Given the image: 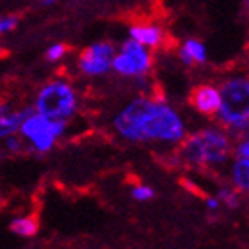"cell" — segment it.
<instances>
[{"label":"cell","instance_id":"1","mask_svg":"<svg viewBox=\"0 0 249 249\" xmlns=\"http://www.w3.org/2000/svg\"><path fill=\"white\" fill-rule=\"evenodd\" d=\"M112 128L128 142L180 144L187 135L180 112L167 102L151 96L130 100L112 118Z\"/></svg>","mask_w":249,"mask_h":249},{"label":"cell","instance_id":"2","mask_svg":"<svg viewBox=\"0 0 249 249\" xmlns=\"http://www.w3.org/2000/svg\"><path fill=\"white\" fill-rule=\"evenodd\" d=\"M233 157V137L223 126H207L185 135L178 159L192 167H221Z\"/></svg>","mask_w":249,"mask_h":249},{"label":"cell","instance_id":"3","mask_svg":"<svg viewBox=\"0 0 249 249\" xmlns=\"http://www.w3.org/2000/svg\"><path fill=\"white\" fill-rule=\"evenodd\" d=\"M221 105L215 114L217 123L233 139L249 135V75H231L221 86Z\"/></svg>","mask_w":249,"mask_h":249},{"label":"cell","instance_id":"4","mask_svg":"<svg viewBox=\"0 0 249 249\" xmlns=\"http://www.w3.org/2000/svg\"><path fill=\"white\" fill-rule=\"evenodd\" d=\"M32 107L48 120L68 123L78 110L77 89L66 78H52L39 88Z\"/></svg>","mask_w":249,"mask_h":249},{"label":"cell","instance_id":"5","mask_svg":"<svg viewBox=\"0 0 249 249\" xmlns=\"http://www.w3.org/2000/svg\"><path fill=\"white\" fill-rule=\"evenodd\" d=\"M66 124L68 123H62V121L48 120L34 110L21 121L18 134L23 137L31 150H34L36 153H48L64 135Z\"/></svg>","mask_w":249,"mask_h":249},{"label":"cell","instance_id":"6","mask_svg":"<svg viewBox=\"0 0 249 249\" xmlns=\"http://www.w3.org/2000/svg\"><path fill=\"white\" fill-rule=\"evenodd\" d=\"M151 68L153 53L150 52V48H146L132 37L121 43L120 52H116L112 59V71L121 77L144 78L151 71Z\"/></svg>","mask_w":249,"mask_h":249},{"label":"cell","instance_id":"7","mask_svg":"<svg viewBox=\"0 0 249 249\" xmlns=\"http://www.w3.org/2000/svg\"><path fill=\"white\" fill-rule=\"evenodd\" d=\"M116 48L109 41H96L84 48L77 57V68L84 77H104L112 70Z\"/></svg>","mask_w":249,"mask_h":249},{"label":"cell","instance_id":"8","mask_svg":"<svg viewBox=\"0 0 249 249\" xmlns=\"http://www.w3.org/2000/svg\"><path fill=\"white\" fill-rule=\"evenodd\" d=\"M189 104L197 114L207 116V118H215L221 105V91L219 86L210 82L197 84L196 88H192L189 94Z\"/></svg>","mask_w":249,"mask_h":249},{"label":"cell","instance_id":"9","mask_svg":"<svg viewBox=\"0 0 249 249\" xmlns=\"http://www.w3.org/2000/svg\"><path fill=\"white\" fill-rule=\"evenodd\" d=\"M31 112H34L32 105L15 109L13 105L0 102V139H5V137H9L13 134H18L21 121L25 120Z\"/></svg>","mask_w":249,"mask_h":249},{"label":"cell","instance_id":"10","mask_svg":"<svg viewBox=\"0 0 249 249\" xmlns=\"http://www.w3.org/2000/svg\"><path fill=\"white\" fill-rule=\"evenodd\" d=\"M128 37L144 45L150 50L160 48L166 43V32L155 23H135L128 29Z\"/></svg>","mask_w":249,"mask_h":249},{"label":"cell","instance_id":"11","mask_svg":"<svg viewBox=\"0 0 249 249\" xmlns=\"http://www.w3.org/2000/svg\"><path fill=\"white\" fill-rule=\"evenodd\" d=\"M178 59L185 66H199L207 62V47L196 37H189L178 47Z\"/></svg>","mask_w":249,"mask_h":249},{"label":"cell","instance_id":"12","mask_svg":"<svg viewBox=\"0 0 249 249\" xmlns=\"http://www.w3.org/2000/svg\"><path fill=\"white\" fill-rule=\"evenodd\" d=\"M230 180H231V187H235L239 192L249 194V159L233 157V162L230 167Z\"/></svg>","mask_w":249,"mask_h":249},{"label":"cell","instance_id":"13","mask_svg":"<svg viewBox=\"0 0 249 249\" xmlns=\"http://www.w3.org/2000/svg\"><path fill=\"white\" fill-rule=\"evenodd\" d=\"M9 228L18 237H34L39 230V221L36 215H23V217L13 219Z\"/></svg>","mask_w":249,"mask_h":249},{"label":"cell","instance_id":"14","mask_svg":"<svg viewBox=\"0 0 249 249\" xmlns=\"http://www.w3.org/2000/svg\"><path fill=\"white\" fill-rule=\"evenodd\" d=\"M217 197L221 199L223 207H226L228 210H235V208H239V205H240L239 191H237L235 187L226 185V187H223V189H219Z\"/></svg>","mask_w":249,"mask_h":249},{"label":"cell","instance_id":"15","mask_svg":"<svg viewBox=\"0 0 249 249\" xmlns=\"http://www.w3.org/2000/svg\"><path fill=\"white\" fill-rule=\"evenodd\" d=\"M132 197H134L135 201H150L155 197V191L151 189V187L144 185V183H137V185L132 187Z\"/></svg>","mask_w":249,"mask_h":249},{"label":"cell","instance_id":"16","mask_svg":"<svg viewBox=\"0 0 249 249\" xmlns=\"http://www.w3.org/2000/svg\"><path fill=\"white\" fill-rule=\"evenodd\" d=\"M68 50H70V48H68V45H64V43H53L52 47H48L45 57H47L48 62H59L61 59H64Z\"/></svg>","mask_w":249,"mask_h":249},{"label":"cell","instance_id":"17","mask_svg":"<svg viewBox=\"0 0 249 249\" xmlns=\"http://www.w3.org/2000/svg\"><path fill=\"white\" fill-rule=\"evenodd\" d=\"M4 146L9 153H21V151L25 150L27 142L23 141L21 135L18 137L16 134H13V135H9V137H5L4 139Z\"/></svg>","mask_w":249,"mask_h":249},{"label":"cell","instance_id":"18","mask_svg":"<svg viewBox=\"0 0 249 249\" xmlns=\"http://www.w3.org/2000/svg\"><path fill=\"white\" fill-rule=\"evenodd\" d=\"M18 27V16L15 15H0V36L9 34Z\"/></svg>","mask_w":249,"mask_h":249},{"label":"cell","instance_id":"19","mask_svg":"<svg viewBox=\"0 0 249 249\" xmlns=\"http://www.w3.org/2000/svg\"><path fill=\"white\" fill-rule=\"evenodd\" d=\"M233 157L249 159V135L240 137L233 142Z\"/></svg>","mask_w":249,"mask_h":249},{"label":"cell","instance_id":"20","mask_svg":"<svg viewBox=\"0 0 249 249\" xmlns=\"http://www.w3.org/2000/svg\"><path fill=\"white\" fill-rule=\"evenodd\" d=\"M205 205H207V210L210 213H217L221 208H223V203L217 196H208L205 197Z\"/></svg>","mask_w":249,"mask_h":249},{"label":"cell","instance_id":"21","mask_svg":"<svg viewBox=\"0 0 249 249\" xmlns=\"http://www.w3.org/2000/svg\"><path fill=\"white\" fill-rule=\"evenodd\" d=\"M57 2L59 0H41V5H47L48 7V5H55Z\"/></svg>","mask_w":249,"mask_h":249},{"label":"cell","instance_id":"22","mask_svg":"<svg viewBox=\"0 0 249 249\" xmlns=\"http://www.w3.org/2000/svg\"><path fill=\"white\" fill-rule=\"evenodd\" d=\"M244 5H246V11L249 13V0H244Z\"/></svg>","mask_w":249,"mask_h":249}]
</instances>
